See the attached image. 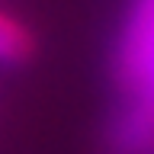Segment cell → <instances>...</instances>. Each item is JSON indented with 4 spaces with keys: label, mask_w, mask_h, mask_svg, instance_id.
I'll return each mask as SVG.
<instances>
[{
    "label": "cell",
    "mask_w": 154,
    "mask_h": 154,
    "mask_svg": "<svg viewBox=\"0 0 154 154\" xmlns=\"http://www.w3.org/2000/svg\"><path fill=\"white\" fill-rule=\"evenodd\" d=\"M109 154H154V0H128L112 42Z\"/></svg>",
    "instance_id": "cell-1"
},
{
    "label": "cell",
    "mask_w": 154,
    "mask_h": 154,
    "mask_svg": "<svg viewBox=\"0 0 154 154\" xmlns=\"http://www.w3.org/2000/svg\"><path fill=\"white\" fill-rule=\"evenodd\" d=\"M32 55V35L19 19L0 13V64H19Z\"/></svg>",
    "instance_id": "cell-2"
}]
</instances>
